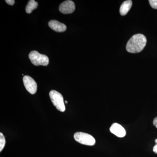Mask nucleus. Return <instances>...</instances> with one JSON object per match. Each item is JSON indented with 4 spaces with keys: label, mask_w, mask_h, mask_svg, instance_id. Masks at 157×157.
Instances as JSON below:
<instances>
[{
    "label": "nucleus",
    "mask_w": 157,
    "mask_h": 157,
    "mask_svg": "<svg viewBox=\"0 0 157 157\" xmlns=\"http://www.w3.org/2000/svg\"><path fill=\"white\" fill-rule=\"evenodd\" d=\"M75 140L78 143L88 146H93L96 143L95 138L91 135L83 132H76L74 135Z\"/></svg>",
    "instance_id": "obj_4"
},
{
    "label": "nucleus",
    "mask_w": 157,
    "mask_h": 157,
    "mask_svg": "<svg viewBox=\"0 0 157 157\" xmlns=\"http://www.w3.org/2000/svg\"><path fill=\"white\" fill-rule=\"evenodd\" d=\"M109 130L111 133L118 137H124L126 134L125 130L123 127L117 123L113 124L110 127Z\"/></svg>",
    "instance_id": "obj_7"
},
{
    "label": "nucleus",
    "mask_w": 157,
    "mask_h": 157,
    "mask_svg": "<svg viewBox=\"0 0 157 157\" xmlns=\"http://www.w3.org/2000/svg\"><path fill=\"white\" fill-rule=\"evenodd\" d=\"M146 43V38L144 35L136 34L128 41L126 45L127 51L130 53H138L143 50Z\"/></svg>",
    "instance_id": "obj_1"
},
{
    "label": "nucleus",
    "mask_w": 157,
    "mask_h": 157,
    "mask_svg": "<svg viewBox=\"0 0 157 157\" xmlns=\"http://www.w3.org/2000/svg\"><path fill=\"white\" fill-rule=\"evenodd\" d=\"M132 2L131 0L125 1L121 5L120 9V13L122 16L126 15L129 10L132 8Z\"/></svg>",
    "instance_id": "obj_9"
},
{
    "label": "nucleus",
    "mask_w": 157,
    "mask_h": 157,
    "mask_svg": "<svg viewBox=\"0 0 157 157\" xmlns=\"http://www.w3.org/2000/svg\"><path fill=\"white\" fill-rule=\"evenodd\" d=\"M6 2L7 4L11 6H13L15 3V1L14 0H6Z\"/></svg>",
    "instance_id": "obj_13"
},
{
    "label": "nucleus",
    "mask_w": 157,
    "mask_h": 157,
    "mask_svg": "<svg viewBox=\"0 0 157 157\" xmlns=\"http://www.w3.org/2000/svg\"><path fill=\"white\" fill-rule=\"evenodd\" d=\"M153 123L154 125L157 128V117L155 118L154 120Z\"/></svg>",
    "instance_id": "obj_15"
},
{
    "label": "nucleus",
    "mask_w": 157,
    "mask_h": 157,
    "mask_svg": "<svg viewBox=\"0 0 157 157\" xmlns=\"http://www.w3.org/2000/svg\"><path fill=\"white\" fill-rule=\"evenodd\" d=\"M75 8V4L73 1L68 0L63 2L60 4L59 10L63 14H69L74 12Z\"/></svg>",
    "instance_id": "obj_6"
},
{
    "label": "nucleus",
    "mask_w": 157,
    "mask_h": 157,
    "mask_svg": "<svg viewBox=\"0 0 157 157\" xmlns=\"http://www.w3.org/2000/svg\"><path fill=\"white\" fill-rule=\"evenodd\" d=\"M149 2L153 9H157V0H149Z\"/></svg>",
    "instance_id": "obj_12"
},
{
    "label": "nucleus",
    "mask_w": 157,
    "mask_h": 157,
    "mask_svg": "<svg viewBox=\"0 0 157 157\" xmlns=\"http://www.w3.org/2000/svg\"><path fill=\"white\" fill-rule=\"evenodd\" d=\"M65 103H66V104H67V101H65Z\"/></svg>",
    "instance_id": "obj_16"
},
{
    "label": "nucleus",
    "mask_w": 157,
    "mask_h": 157,
    "mask_svg": "<svg viewBox=\"0 0 157 157\" xmlns=\"http://www.w3.org/2000/svg\"><path fill=\"white\" fill-rule=\"evenodd\" d=\"M24 85L26 89L32 94H34L36 92L37 84L33 78L31 76H25L23 78Z\"/></svg>",
    "instance_id": "obj_5"
},
{
    "label": "nucleus",
    "mask_w": 157,
    "mask_h": 157,
    "mask_svg": "<svg viewBox=\"0 0 157 157\" xmlns=\"http://www.w3.org/2000/svg\"><path fill=\"white\" fill-rule=\"evenodd\" d=\"M6 140L5 137L2 133H0V151L3 150L5 145H6Z\"/></svg>",
    "instance_id": "obj_11"
},
{
    "label": "nucleus",
    "mask_w": 157,
    "mask_h": 157,
    "mask_svg": "<svg viewBox=\"0 0 157 157\" xmlns=\"http://www.w3.org/2000/svg\"><path fill=\"white\" fill-rule=\"evenodd\" d=\"M38 4L37 2L34 1V0H30L29 1L26 7L25 11L28 14H30L32 13V11L36 9L38 7Z\"/></svg>",
    "instance_id": "obj_10"
},
{
    "label": "nucleus",
    "mask_w": 157,
    "mask_h": 157,
    "mask_svg": "<svg viewBox=\"0 0 157 157\" xmlns=\"http://www.w3.org/2000/svg\"><path fill=\"white\" fill-rule=\"evenodd\" d=\"M29 58L35 66H47L49 63V59L45 55L41 54L36 51H33L29 54Z\"/></svg>",
    "instance_id": "obj_2"
},
{
    "label": "nucleus",
    "mask_w": 157,
    "mask_h": 157,
    "mask_svg": "<svg viewBox=\"0 0 157 157\" xmlns=\"http://www.w3.org/2000/svg\"><path fill=\"white\" fill-rule=\"evenodd\" d=\"M49 97L54 106L56 109L61 112H64L66 110V107L63 98L60 93L57 91L52 90L49 93Z\"/></svg>",
    "instance_id": "obj_3"
},
{
    "label": "nucleus",
    "mask_w": 157,
    "mask_h": 157,
    "mask_svg": "<svg viewBox=\"0 0 157 157\" xmlns=\"http://www.w3.org/2000/svg\"><path fill=\"white\" fill-rule=\"evenodd\" d=\"M48 26L53 30L58 33H62L67 30V26L65 24L56 20H51L48 22Z\"/></svg>",
    "instance_id": "obj_8"
},
{
    "label": "nucleus",
    "mask_w": 157,
    "mask_h": 157,
    "mask_svg": "<svg viewBox=\"0 0 157 157\" xmlns=\"http://www.w3.org/2000/svg\"><path fill=\"white\" fill-rule=\"evenodd\" d=\"M155 142L156 143V144L154 146L153 150L155 153L157 154V139L155 140Z\"/></svg>",
    "instance_id": "obj_14"
}]
</instances>
